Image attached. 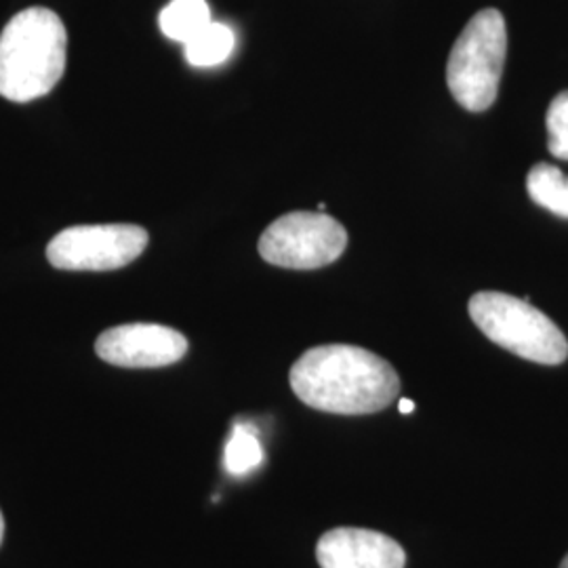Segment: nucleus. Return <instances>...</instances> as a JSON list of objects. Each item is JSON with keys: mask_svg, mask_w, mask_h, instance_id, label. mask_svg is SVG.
<instances>
[{"mask_svg": "<svg viewBox=\"0 0 568 568\" xmlns=\"http://www.w3.org/2000/svg\"><path fill=\"white\" fill-rule=\"evenodd\" d=\"M68 58V32L58 13L30 7L9 21L0 34V95L28 103L51 93Z\"/></svg>", "mask_w": 568, "mask_h": 568, "instance_id": "nucleus-2", "label": "nucleus"}, {"mask_svg": "<svg viewBox=\"0 0 568 568\" xmlns=\"http://www.w3.org/2000/svg\"><path fill=\"white\" fill-rule=\"evenodd\" d=\"M262 462H264V448H262L260 438L255 436L253 427L236 424L227 445H225V469L232 476H244V474L253 471L255 467L262 466Z\"/></svg>", "mask_w": 568, "mask_h": 568, "instance_id": "nucleus-12", "label": "nucleus"}, {"mask_svg": "<svg viewBox=\"0 0 568 568\" xmlns=\"http://www.w3.org/2000/svg\"><path fill=\"white\" fill-rule=\"evenodd\" d=\"M398 408H400V413H403V415H408V413H413V410H415V403H413V400H408V398H403Z\"/></svg>", "mask_w": 568, "mask_h": 568, "instance_id": "nucleus-14", "label": "nucleus"}, {"mask_svg": "<svg viewBox=\"0 0 568 568\" xmlns=\"http://www.w3.org/2000/svg\"><path fill=\"white\" fill-rule=\"evenodd\" d=\"M321 568H405L406 554L398 541L377 530L333 528L318 539Z\"/></svg>", "mask_w": 568, "mask_h": 568, "instance_id": "nucleus-8", "label": "nucleus"}, {"mask_svg": "<svg viewBox=\"0 0 568 568\" xmlns=\"http://www.w3.org/2000/svg\"><path fill=\"white\" fill-rule=\"evenodd\" d=\"M347 244L344 225L326 213L295 211L265 227L260 255L286 270H318L342 257Z\"/></svg>", "mask_w": 568, "mask_h": 568, "instance_id": "nucleus-5", "label": "nucleus"}, {"mask_svg": "<svg viewBox=\"0 0 568 568\" xmlns=\"http://www.w3.org/2000/svg\"><path fill=\"white\" fill-rule=\"evenodd\" d=\"M148 241L142 225H72L47 244V260L68 272H112L135 262Z\"/></svg>", "mask_w": 568, "mask_h": 568, "instance_id": "nucleus-6", "label": "nucleus"}, {"mask_svg": "<svg viewBox=\"0 0 568 568\" xmlns=\"http://www.w3.org/2000/svg\"><path fill=\"white\" fill-rule=\"evenodd\" d=\"M2 537H4V518H2V511H0V544H2Z\"/></svg>", "mask_w": 568, "mask_h": 568, "instance_id": "nucleus-15", "label": "nucleus"}, {"mask_svg": "<svg viewBox=\"0 0 568 568\" xmlns=\"http://www.w3.org/2000/svg\"><path fill=\"white\" fill-rule=\"evenodd\" d=\"M211 21L206 0H171L159 18L164 37L183 44L194 39Z\"/></svg>", "mask_w": 568, "mask_h": 568, "instance_id": "nucleus-10", "label": "nucleus"}, {"mask_svg": "<svg viewBox=\"0 0 568 568\" xmlns=\"http://www.w3.org/2000/svg\"><path fill=\"white\" fill-rule=\"evenodd\" d=\"M95 352L108 365L159 368L180 363L187 354V339L171 326L133 323L103 331Z\"/></svg>", "mask_w": 568, "mask_h": 568, "instance_id": "nucleus-7", "label": "nucleus"}, {"mask_svg": "<svg viewBox=\"0 0 568 568\" xmlns=\"http://www.w3.org/2000/svg\"><path fill=\"white\" fill-rule=\"evenodd\" d=\"M469 318L493 344L537 365H562L568 356L565 333L554 321L508 293L480 291L469 300Z\"/></svg>", "mask_w": 568, "mask_h": 568, "instance_id": "nucleus-4", "label": "nucleus"}, {"mask_svg": "<svg viewBox=\"0 0 568 568\" xmlns=\"http://www.w3.org/2000/svg\"><path fill=\"white\" fill-rule=\"evenodd\" d=\"M528 196L558 217L568 220V178L554 164H535L527 178Z\"/></svg>", "mask_w": 568, "mask_h": 568, "instance_id": "nucleus-11", "label": "nucleus"}, {"mask_svg": "<svg viewBox=\"0 0 568 568\" xmlns=\"http://www.w3.org/2000/svg\"><path fill=\"white\" fill-rule=\"evenodd\" d=\"M548 148L551 156L568 161V91H562L549 103Z\"/></svg>", "mask_w": 568, "mask_h": 568, "instance_id": "nucleus-13", "label": "nucleus"}, {"mask_svg": "<svg viewBox=\"0 0 568 568\" xmlns=\"http://www.w3.org/2000/svg\"><path fill=\"white\" fill-rule=\"evenodd\" d=\"M560 568H568V554H567V558H565V560H562V565H560Z\"/></svg>", "mask_w": 568, "mask_h": 568, "instance_id": "nucleus-16", "label": "nucleus"}, {"mask_svg": "<svg viewBox=\"0 0 568 568\" xmlns=\"http://www.w3.org/2000/svg\"><path fill=\"white\" fill-rule=\"evenodd\" d=\"M185 60L196 68H213L224 63L236 47V34L230 26L211 21L203 30L183 44Z\"/></svg>", "mask_w": 568, "mask_h": 568, "instance_id": "nucleus-9", "label": "nucleus"}, {"mask_svg": "<svg viewBox=\"0 0 568 568\" xmlns=\"http://www.w3.org/2000/svg\"><path fill=\"white\" fill-rule=\"evenodd\" d=\"M508 55V28L501 11L483 9L467 21L448 55L447 82L467 112H485L499 93Z\"/></svg>", "mask_w": 568, "mask_h": 568, "instance_id": "nucleus-3", "label": "nucleus"}, {"mask_svg": "<svg viewBox=\"0 0 568 568\" xmlns=\"http://www.w3.org/2000/svg\"><path fill=\"white\" fill-rule=\"evenodd\" d=\"M288 379L304 405L335 415L379 413L400 394L394 366L358 345L312 347L293 365Z\"/></svg>", "mask_w": 568, "mask_h": 568, "instance_id": "nucleus-1", "label": "nucleus"}]
</instances>
